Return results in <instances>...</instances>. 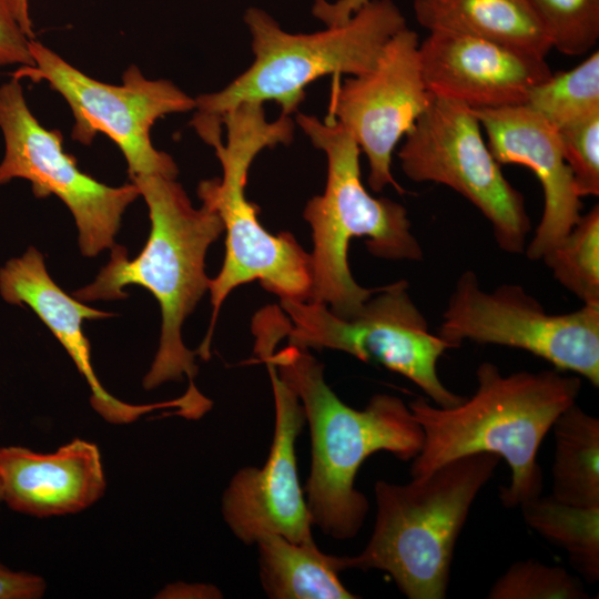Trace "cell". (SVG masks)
Instances as JSON below:
<instances>
[{"label":"cell","mask_w":599,"mask_h":599,"mask_svg":"<svg viewBox=\"0 0 599 599\" xmlns=\"http://www.w3.org/2000/svg\"><path fill=\"white\" fill-rule=\"evenodd\" d=\"M159 598H215L219 591L206 585L176 583L165 587L158 596Z\"/></svg>","instance_id":"4dcf8cb0"},{"label":"cell","mask_w":599,"mask_h":599,"mask_svg":"<svg viewBox=\"0 0 599 599\" xmlns=\"http://www.w3.org/2000/svg\"><path fill=\"white\" fill-rule=\"evenodd\" d=\"M262 362L267 367L275 403L273 440L263 467H244L230 480L222 498L223 517L246 545L266 534L297 544L311 542L313 522L300 486L295 454L305 413L274 364L270 359Z\"/></svg>","instance_id":"5bb4252c"},{"label":"cell","mask_w":599,"mask_h":599,"mask_svg":"<svg viewBox=\"0 0 599 599\" xmlns=\"http://www.w3.org/2000/svg\"><path fill=\"white\" fill-rule=\"evenodd\" d=\"M560 130L599 113V51L536 85L526 103Z\"/></svg>","instance_id":"603a6c76"},{"label":"cell","mask_w":599,"mask_h":599,"mask_svg":"<svg viewBox=\"0 0 599 599\" xmlns=\"http://www.w3.org/2000/svg\"><path fill=\"white\" fill-rule=\"evenodd\" d=\"M405 136L398 158L408 179L453 189L491 223L502 251L524 252L530 231L524 195L504 176L470 108L433 95Z\"/></svg>","instance_id":"30bf717a"},{"label":"cell","mask_w":599,"mask_h":599,"mask_svg":"<svg viewBox=\"0 0 599 599\" xmlns=\"http://www.w3.org/2000/svg\"><path fill=\"white\" fill-rule=\"evenodd\" d=\"M281 307L290 321L288 344L336 349L379 364L412 380L440 407L455 406L465 398L440 380L437 364L451 346L429 332L406 281L377 288L351 317L337 316L311 300H281Z\"/></svg>","instance_id":"9c48e42d"},{"label":"cell","mask_w":599,"mask_h":599,"mask_svg":"<svg viewBox=\"0 0 599 599\" xmlns=\"http://www.w3.org/2000/svg\"><path fill=\"white\" fill-rule=\"evenodd\" d=\"M438 335L451 348L464 341L527 351L558 370L599 386V305L549 314L521 286L481 288L473 271L458 278Z\"/></svg>","instance_id":"8fae6325"},{"label":"cell","mask_w":599,"mask_h":599,"mask_svg":"<svg viewBox=\"0 0 599 599\" xmlns=\"http://www.w3.org/2000/svg\"><path fill=\"white\" fill-rule=\"evenodd\" d=\"M519 508L526 524L565 550L588 582L599 579V506L577 507L540 494Z\"/></svg>","instance_id":"7402d4cb"},{"label":"cell","mask_w":599,"mask_h":599,"mask_svg":"<svg viewBox=\"0 0 599 599\" xmlns=\"http://www.w3.org/2000/svg\"><path fill=\"white\" fill-rule=\"evenodd\" d=\"M258 357L274 364L309 425L312 463L305 500L313 525L333 538H353L368 511L366 497L355 487L359 467L382 450L403 461L414 459L424 441L420 425L397 396L374 395L364 409L346 405L326 384L323 364L306 348L288 344Z\"/></svg>","instance_id":"7a4b0ae2"},{"label":"cell","mask_w":599,"mask_h":599,"mask_svg":"<svg viewBox=\"0 0 599 599\" xmlns=\"http://www.w3.org/2000/svg\"><path fill=\"white\" fill-rule=\"evenodd\" d=\"M42 577L13 571L0 561V599H37L45 592Z\"/></svg>","instance_id":"f1b7e54d"},{"label":"cell","mask_w":599,"mask_h":599,"mask_svg":"<svg viewBox=\"0 0 599 599\" xmlns=\"http://www.w3.org/2000/svg\"><path fill=\"white\" fill-rule=\"evenodd\" d=\"M471 111L495 160L530 169L541 184L544 211L526 251L530 260H540L581 216V197L564 158L559 132L527 104Z\"/></svg>","instance_id":"2e32d148"},{"label":"cell","mask_w":599,"mask_h":599,"mask_svg":"<svg viewBox=\"0 0 599 599\" xmlns=\"http://www.w3.org/2000/svg\"><path fill=\"white\" fill-rule=\"evenodd\" d=\"M499 458L473 454L408 484L376 481L373 534L358 555L339 557L342 569L385 571L409 599L445 598L457 538Z\"/></svg>","instance_id":"5b68a950"},{"label":"cell","mask_w":599,"mask_h":599,"mask_svg":"<svg viewBox=\"0 0 599 599\" xmlns=\"http://www.w3.org/2000/svg\"><path fill=\"white\" fill-rule=\"evenodd\" d=\"M580 197L599 195V113L558 130Z\"/></svg>","instance_id":"4316f807"},{"label":"cell","mask_w":599,"mask_h":599,"mask_svg":"<svg viewBox=\"0 0 599 599\" xmlns=\"http://www.w3.org/2000/svg\"><path fill=\"white\" fill-rule=\"evenodd\" d=\"M476 378L475 393L455 406H433L424 397L409 403L424 434L410 474L422 476L467 455L495 454L511 470L500 499L505 507H519L541 494L538 449L558 416L576 404L581 382L558 369L502 375L490 362L478 366Z\"/></svg>","instance_id":"6da1fadb"},{"label":"cell","mask_w":599,"mask_h":599,"mask_svg":"<svg viewBox=\"0 0 599 599\" xmlns=\"http://www.w3.org/2000/svg\"><path fill=\"white\" fill-rule=\"evenodd\" d=\"M148 205L151 230L143 250L130 258L122 245H113L111 256L92 283L71 295L81 302L123 300L125 286L150 291L162 314L161 337L150 370L143 378L148 390L186 376L187 394L203 396L194 385L195 353L185 347L181 328L209 290L205 255L224 232L220 216L206 205L196 209L175 179L158 174L131 179Z\"/></svg>","instance_id":"3957f363"},{"label":"cell","mask_w":599,"mask_h":599,"mask_svg":"<svg viewBox=\"0 0 599 599\" xmlns=\"http://www.w3.org/2000/svg\"><path fill=\"white\" fill-rule=\"evenodd\" d=\"M413 9L428 32L484 38L542 59L551 50L529 0H414Z\"/></svg>","instance_id":"d6986e66"},{"label":"cell","mask_w":599,"mask_h":599,"mask_svg":"<svg viewBox=\"0 0 599 599\" xmlns=\"http://www.w3.org/2000/svg\"><path fill=\"white\" fill-rule=\"evenodd\" d=\"M244 22L252 38L253 62L222 90L196 97L194 119L223 126V115L238 104L266 101L292 116L307 85L326 75L367 73L385 43L407 27L392 0H370L348 21L313 33L287 32L257 7L246 9Z\"/></svg>","instance_id":"52a82bcc"},{"label":"cell","mask_w":599,"mask_h":599,"mask_svg":"<svg viewBox=\"0 0 599 599\" xmlns=\"http://www.w3.org/2000/svg\"><path fill=\"white\" fill-rule=\"evenodd\" d=\"M418 48V34L406 27L385 43L374 69L333 85L327 118L347 129L365 153L374 192L387 185L405 192L392 173L393 152L433 98Z\"/></svg>","instance_id":"4fadbf2b"},{"label":"cell","mask_w":599,"mask_h":599,"mask_svg":"<svg viewBox=\"0 0 599 599\" xmlns=\"http://www.w3.org/2000/svg\"><path fill=\"white\" fill-rule=\"evenodd\" d=\"M0 483L10 509L35 517L79 512L101 498L106 486L98 446L80 438L49 454L1 447Z\"/></svg>","instance_id":"ac0fdd59"},{"label":"cell","mask_w":599,"mask_h":599,"mask_svg":"<svg viewBox=\"0 0 599 599\" xmlns=\"http://www.w3.org/2000/svg\"><path fill=\"white\" fill-rule=\"evenodd\" d=\"M551 429V496L577 507L599 506V419L576 403L558 416Z\"/></svg>","instance_id":"44dd1931"},{"label":"cell","mask_w":599,"mask_h":599,"mask_svg":"<svg viewBox=\"0 0 599 599\" xmlns=\"http://www.w3.org/2000/svg\"><path fill=\"white\" fill-rule=\"evenodd\" d=\"M221 123L226 130V143L222 140L223 130L199 134L214 149L222 177L201 181L197 195L203 205L220 216L226 232L222 268L209 284L213 312L210 329L197 351L204 359L210 357L220 308L235 287L257 280L281 300L297 301L309 300L312 290L309 254L291 233H268L258 222V206L245 194L252 162L264 149L288 145L294 138V120L281 114L268 121L264 103L246 102L225 113Z\"/></svg>","instance_id":"277c9868"},{"label":"cell","mask_w":599,"mask_h":599,"mask_svg":"<svg viewBox=\"0 0 599 599\" xmlns=\"http://www.w3.org/2000/svg\"><path fill=\"white\" fill-rule=\"evenodd\" d=\"M551 49L582 55L599 40V0H529Z\"/></svg>","instance_id":"d4e9b609"},{"label":"cell","mask_w":599,"mask_h":599,"mask_svg":"<svg viewBox=\"0 0 599 599\" xmlns=\"http://www.w3.org/2000/svg\"><path fill=\"white\" fill-rule=\"evenodd\" d=\"M0 131L4 142L0 185L23 179L35 197L58 196L74 217L84 256L112 248L123 213L140 196L138 186L132 182L109 186L82 172L77 159L63 150L61 132L45 129L33 115L20 80L13 77L0 85Z\"/></svg>","instance_id":"7c38bea8"},{"label":"cell","mask_w":599,"mask_h":599,"mask_svg":"<svg viewBox=\"0 0 599 599\" xmlns=\"http://www.w3.org/2000/svg\"><path fill=\"white\" fill-rule=\"evenodd\" d=\"M370 0H314L312 13L323 21L326 27L342 24Z\"/></svg>","instance_id":"f546056e"},{"label":"cell","mask_w":599,"mask_h":599,"mask_svg":"<svg viewBox=\"0 0 599 599\" xmlns=\"http://www.w3.org/2000/svg\"><path fill=\"white\" fill-rule=\"evenodd\" d=\"M489 599H587L581 579L559 566L528 559L512 564L491 586Z\"/></svg>","instance_id":"484cf974"},{"label":"cell","mask_w":599,"mask_h":599,"mask_svg":"<svg viewBox=\"0 0 599 599\" xmlns=\"http://www.w3.org/2000/svg\"><path fill=\"white\" fill-rule=\"evenodd\" d=\"M30 51L34 64L19 67L12 77L45 81L65 100L74 118L73 141L90 145L102 133L121 150L130 179L146 174L176 179L174 160L154 148L151 129L164 115L194 111L195 98L169 80L145 78L136 65L126 68L122 84L115 85L90 78L35 39Z\"/></svg>","instance_id":"ba28073f"},{"label":"cell","mask_w":599,"mask_h":599,"mask_svg":"<svg viewBox=\"0 0 599 599\" xmlns=\"http://www.w3.org/2000/svg\"><path fill=\"white\" fill-rule=\"evenodd\" d=\"M14 14L24 31L30 39L34 38L33 23L30 16V0H11Z\"/></svg>","instance_id":"1f68e13d"},{"label":"cell","mask_w":599,"mask_h":599,"mask_svg":"<svg viewBox=\"0 0 599 599\" xmlns=\"http://www.w3.org/2000/svg\"><path fill=\"white\" fill-rule=\"evenodd\" d=\"M2 502H3L2 501V488H1V483H0V506H1Z\"/></svg>","instance_id":"d6a6232c"},{"label":"cell","mask_w":599,"mask_h":599,"mask_svg":"<svg viewBox=\"0 0 599 599\" xmlns=\"http://www.w3.org/2000/svg\"><path fill=\"white\" fill-rule=\"evenodd\" d=\"M263 589L273 599H354L338 578V556L327 555L314 541L297 544L276 534L255 542Z\"/></svg>","instance_id":"ffe728a7"},{"label":"cell","mask_w":599,"mask_h":599,"mask_svg":"<svg viewBox=\"0 0 599 599\" xmlns=\"http://www.w3.org/2000/svg\"><path fill=\"white\" fill-rule=\"evenodd\" d=\"M296 123L327 160L324 193L312 197L304 209L313 235L309 300L337 316L351 317L377 291L361 286L351 273L352 238L365 237L370 254L387 260L417 261L423 251L412 233L407 210L393 200L374 197L365 189L361 149L351 132L327 116L322 121L296 112Z\"/></svg>","instance_id":"8992f818"},{"label":"cell","mask_w":599,"mask_h":599,"mask_svg":"<svg viewBox=\"0 0 599 599\" xmlns=\"http://www.w3.org/2000/svg\"><path fill=\"white\" fill-rule=\"evenodd\" d=\"M418 50L430 94L474 110L526 104L552 74L542 58L468 34L430 31Z\"/></svg>","instance_id":"9a60e30c"},{"label":"cell","mask_w":599,"mask_h":599,"mask_svg":"<svg viewBox=\"0 0 599 599\" xmlns=\"http://www.w3.org/2000/svg\"><path fill=\"white\" fill-rule=\"evenodd\" d=\"M0 295L9 304L29 306L47 325L87 379L92 407L108 422L128 424L143 414L165 407H177L179 413L186 409L187 400L183 396L170 402L132 405L103 388L92 366L91 345L82 323L114 314L88 306L67 294L51 278L43 255L35 247L29 246L22 255L10 258L0 267Z\"/></svg>","instance_id":"e0dca14e"},{"label":"cell","mask_w":599,"mask_h":599,"mask_svg":"<svg viewBox=\"0 0 599 599\" xmlns=\"http://www.w3.org/2000/svg\"><path fill=\"white\" fill-rule=\"evenodd\" d=\"M30 41L14 14L11 0H0V67L33 65Z\"/></svg>","instance_id":"83f0119b"},{"label":"cell","mask_w":599,"mask_h":599,"mask_svg":"<svg viewBox=\"0 0 599 599\" xmlns=\"http://www.w3.org/2000/svg\"><path fill=\"white\" fill-rule=\"evenodd\" d=\"M542 260L554 277L583 304L599 305V206L580 216Z\"/></svg>","instance_id":"cb8c5ba5"}]
</instances>
